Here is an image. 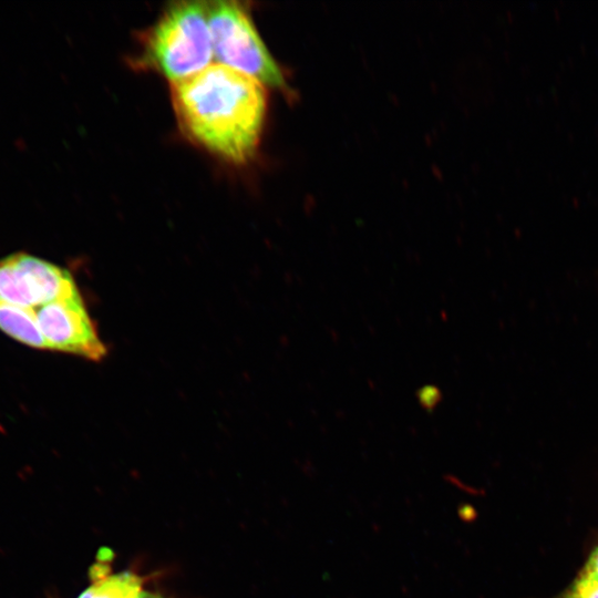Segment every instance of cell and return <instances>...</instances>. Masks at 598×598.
Masks as SVG:
<instances>
[{
    "mask_svg": "<svg viewBox=\"0 0 598 598\" xmlns=\"http://www.w3.org/2000/svg\"><path fill=\"white\" fill-rule=\"evenodd\" d=\"M0 330L25 346L48 349L32 309L0 301Z\"/></svg>",
    "mask_w": 598,
    "mask_h": 598,
    "instance_id": "cell-6",
    "label": "cell"
},
{
    "mask_svg": "<svg viewBox=\"0 0 598 598\" xmlns=\"http://www.w3.org/2000/svg\"><path fill=\"white\" fill-rule=\"evenodd\" d=\"M78 295L72 275L48 260L27 252L0 260V301L35 310Z\"/></svg>",
    "mask_w": 598,
    "mask_h": 598,
    "instance_id": "cell-4",
    "label": "cell"
},
{
    "mask_svg": "<svg viewBox=\"0 0 598 598\" xmlns=\"http://www.w3.org/2000/svg\"><path fill=\"white\" fill-rule=\"evenodd\" d=\"M103 565L94 566L93 582L79 598H136L142 592V579L130 571L105 576Z\"/></svg>",
    "mask_w": 598,
    "mask_h": 598,
    "instance_id": "cell-7",
    "label": "cell"
},
{
    "mask_svg": "<svg viewBox=\"0 0 598 598\" xmlns=\"http://www.w3.org/2000/svg\"><path fill=\"white\" fill-rule=\"evenodd\" d=\"M579 578L598 584V546L591 553L587 564L579 575Z\"/></svg>",
    "mask_w": 598,
    "mask_h": 598,
    "instance_id": "cell-9",
    "label": "cell"
},
{
    "mask_svg": "<svg viewBox=\"0 0 598 598\" xmlns=\"http://www.w3.org/2000/svg\"><path fill=\"white\" fill-rule=\"evenodd\" d=\"M34 312L49 350L93 361H100L106 354L81 295L43 305Z\"/></svg>",
    "mask_w": 598,
    "mask_h": 598,
    "instance_id": "cell-5",
    "label": "cell"
},
{
    "mask_svg": "<svg viewBox=\"0 0 598 598\" xmlns=\"http://www.w3.org/2000/svg\"><path fill=\"white\" fill-rule=\"evenodd\" d=\"M557 598H598V584L578 577L569 589Z\"/></svg>",
    "mask_w": 598,
    "mask_h": 598,
    "instance_id": "cell-8",
    "label": "cell"
},
{
    "mask_svg": "<svg viewBox=\"0 0 598 598\" xmlns=\"http://www.w3.org/2000/svg\"><path fill=\"white\" fill-rule=\"evenodd\" d=\"M136 598H161L158 595L142 591Z\"/></svg>",
    "mask_w": 598,
    "mask_h": 598,
    "instance_id": "cell-11",
    "label": "cell"
},
{
    "mask_svg": "<svg viewBox=\"0 0 598 598\" xmlns=\"http://www.w3.org/2000/svg\"><path fill=\"white\" fill-rule=\"evenodd\" d=\"M213 60L206 2L178 1L145 32L135 63L173 84L203 71Z\"/></svg>",
    "mask_w": 598,
    "mask_h": 598,
    "instance_id": "cell-2",
    "label": "cell"
},
{
    "mask_svg": "<svg viewBox=\"0 0 598 598\" xmlns=\"http://www.w3.org/2000/svg\"><path fill=\"white\" fill-rule=\"evenodd\" d=\"M207 17L216 63L244 73L266 87L287 90L282 70L239 1H210Z\"/></svg>",
    "mask_w": 598,
    "mask_h": 598,
    "instance_id": "cell-3",
    "label": "cell"
},
{
    "mask_svg": "<svg viewBox=\"0 0 598 598\" xmlns=\"http://www.w3.org/2000/svg\"><path fill=\"white\" fill-rule=\"evenodd\" d=\"M173 109L182 131L196 144L231 164L255 155L267 112L266 86L213 63L172 84Z\"/></svg>",
    "mask_w": 598,
    "mask_h": 598,
    "instance_id": "cell-1",
    "label": "cell"
},
{
    "mask_svg": "<svg viewBox=\"0 0 598 598\" xmlns=\"http://www.w3.org/2000/svg\"><path fill=\"white\" fill-rule=\"evenodd\" d=\"M417 398H419L420 404L424 409L430 410L434 408L440 401V391L439 389L433 388V386L422 388L419 391Z\"/></svg>",
    "mask_w": 598,
    "mask_h": 598,
    "instance_id": "cell-10",
    "label": "cell"
}]
</instances>
